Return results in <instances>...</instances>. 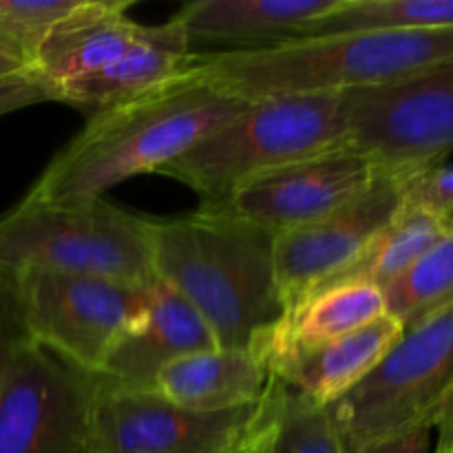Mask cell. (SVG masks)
Returning <instances> with one entry per match:
<instances>
[{
    "label": "cell",
    "instance_id": "cell-1",
    "mask_svg": "<svg viewBox=\"0 0 453 453\" xmlns=\"http://www.w3.org/2000/svg\"><path fill=\"white\" fill-rule=\"evenodd\" d=\"M250 102H242L199 75L91 115L82 131L49 162L22 202L80 206L104 199L113 186L157 175Z\"/></svg>",
    "mask_w": 453,
    "mask_h": 453
},
{
    "label": "cell",
    "instance_id": "cell-2",
    "mask_svg": "<svg viewBox=\"0 0 453 453\" xmlns=\"http://www.w3.org/2000/svg\"><path fill=\"white\" fill-rule=\"evenodd\" d=\"M155 281L175 290L221 349H250L283 317L274 237L217 208L153 221Z\"/></svg>",
    "mask_w": 453,
    "mask_h": 453
},
{
    "label": "cell",
    "instance_id": "cell-3",
    "mask_svg": "<svg viewBox=\"0 0 453 453\" xmlns=\"http://www.w3.org/2000/svg\"><path fill=\"white\" fill-rule=\"evenodd\" d=\"M451 60L453 29L349 31L211 53L199 75L237 100L257 102L385 87Z\"/></svg>",
    "mask_w": 453,
    "mask_h": 453
},
{
    "label": "cell",
    "instance_id": "cell-4",
    "mask_svg": "<svg viewBox=\"0 0 453 453\" xmlns=\"http://www.w3.org/2000/svg\"><path fill=\"white\" fill-rule=\"evenodd\" d=\"M345 142L341 93H292L250 102L237 118L173 159L157 175L188 186L203 208L228 202L257 177L339 149Z\"/></svg>",
    "mask_w": 453,
    "mask_h": 453
},
{
    "label": "cell",
    "instance_id": "cell-5",
    "mask_svg": "<svg viewBox=\"0 0 453 453\" xmlns=\"http://www.w3.org/2000/svg\"><path fill=\"white\" fill-rule=\"evenodd\" d=\"M150 228L153 219L106 199L80 206L20 202L0 217V270H51L150 286Z\"/></svg>",
    "mask_w": 453,
    "mask_h": 453
},
{
    "label": "cell",
    "instance_id": "cell-6",
    "mask_svg": "<svg viewBox=\"0 0 453 453\" xmlns=\"http://www.w3.org/2000/svg\"><path fill=\"white\" fill-rule=\"evenodd\" d=\"M453 392V305L403 332L383 361L330 410L345 449L434 429Z\"/></svg>",
    "mask_w": 453,
    "mask_h": 453
},
{
    "label": "cell",
    "instance_id": "cell-7",
    "mask_svg": "<svg viewBox=\"0 0 453 453\" xmlns=\"http://www.w3.org/2000/svg\"><path fill=\"white\" fill-rule=\"evenodd\" d=\"M12 277L31 343L91 376L102 374L153 286L51 270H22Z\"/></svg>",
    "mask_w": 453,
    "mask_h": 453
},
{
    "label": "cell",
    "instance_id": "cell-8",
    "mask_svg": "<svg viewBox=\"0 0 453 453\" xmlns=\"http://www.w3.org/2000/svg\"><path fill=\"white\" fill-rule=\"evenodd\" d=\"M341 97L343 146L365 155L380 173L405 177L438 166L453 153V60Z\"/></svg>",
    "mask_w": 453,
    "mask_h": 453
},
{
    "label": "cell",
    "instance_id": "cell-9",
    "mask_svg": "<svg viewBox=\"0 0 453 453\" xmlns=\"http://www.w3.org/2000/svg\"><path fill=\"white\" fill-rule=\"evenodd\" d=\"M97 389L100 376L27 348L0 389V453H102Z\"/></svg>",
    "mask_w": 453,
    "mask_h": 453
},
{
    "label": "cell",
    "instance_id": "cell-10",
    "mask_svg": "<svg viewBox=\"0 0 453 453\" xmlns=\"http://www.w3.org/2000/svg\"><path fill=\"white\" fill-rule=\"evenodd\" d=\"M257 405L228 411H190L153 389H128L100 379L96 432L102 453H230L261 411Z\"/></svg>",
    "mask_w": 453,
    "mask_h": 453
},
{
    "label": "cell",
    "instance_id": "cell-11",
    "mask_svg": "<svg viewBox=\"0 0 453 453\" xmlns=\"http://www.w3.org/2000/svg\"><path fill=\"white\" fill-rule=\"evenodd\" d=\"M379 177L372 159L339 146L257 177L217 211L279 237L341 211L367 193Z\"/></svg>",
    "mask_w": 453,
    "mask_h": 453
},
{
    "label": "cell",
    "instance_id": "cell-12",
    "mask_svg": "<svg viewBox=\"0 0 453 453\" xmlns=\"http://www.w3.org/2000/svg\"><path fill=\"white\" fill-rule=\"evenodd\" d=\"M401 208V177L380 173L367 193L341 211L274 237V273L283 312L354 264Z\"/></svg>",
    "mask_w": 453,
    "mask_h": 453
},
{
    "label": "cell",
    "instance_id": "cell-13",
    "mask_svg": "<svg viewBox=\"0 0 453 453\" xmlns=\"http://www.w3.org/2000/svg\"><path fill=\"white\" fill-rule=\"evenodd\" d=\"M203 56L193 51L181 27L171 18L164 25H150L149 34L111 65L60 84L58 102L87 111L91 118L190 78L199 71Z\"/></svg>",
    "mask_w": 453,
    "mask_h": 453
},
{
    "label": "cell",
    "instance_id": "cell-14",
    "mask_svg": "<svg viewBox=\"0 0 453 453\" xmlns=\"http://www.w3.org/2000/svg\"><path fill=\"white\" fill-rule=\"evenodd\" d=\"M217 348L202 317L175 290L155 281L144 310L109 354L100 379L118 388L153 389L168 363Z\"/></svg>",
    "mask_w": 453,
    "mask_h": 453
},
{
    "label": "cell",
    "instance_id": "cell-15",
    "mask_svg": "<svg viewBox=\"0 0 453 453\" xmlns=\"http://www.w3.org/2000/svg\"><path fill=\"white\" fill-rule=\"evenodd\" d=\"M128 7L122 0H78L44 31L29 69L58 91L60 84L111 65L150 29L133 20Z\"/></svg>",
    "mask_w": 453,
    "mask_h": 453
},
{
    "label": "cell",
    "instance_id": "cell-16",
    "mask_svg": "<svg viewBox=\"0 0 453 453\" xmlns=\"http://www.w3.org/2000/svg\"><path fill=\"white\" fill-rule=\"evenodd\" d=\"M385 314L388 305L380 288L361 281L334 283L286 310L274 326L257 336L250 349L270 370L279 358L352 334Z\"/></svg>",
    "mask_w": 453,
    "mask_h": 453
},
{
    "label": "cell",
    "instance_id": "cell-17",
    "mask_svg": "<svg viewBox=\"0 0 453 453\" xmlns=\"http://www.w3.org/2000/svg\"><path fill=\"white\" fill-rule=\"evenodd\" d=\"M401 336V323L385 314L352 334L279 358L268 372L312 405L332 407L383 361Z\"/></svg>",
    "mask_w": 453,
    "mask_h": 453
},
{
    "label": "cell",
    "instance_id": "cell-18",
    "mask_svg": "<svg viewBox=\"0 0 453 453\" xmlns=\"http://www.w3.org/2000/svg\"><path fill=\"white\" fill-rule=\"evenodd\" d=\"M273 376L252 349H206L168 363L153 392L190 411H228L257 405Z\"/></svg>",
    "mask_w": 453,
    "mask_h": 453
},
{
    "label": "cell",
    "instance_id": "cell-19",
    "mask_svg": "<svg viewBox=\"0 0 453 453\" xmlns=\"http://www.w3.org/2000/svg\"><path fill=\"white\" fill-rule=\"evenodd\" d=\"M341 0H195L173 16L199 42H283L336 9Z\"/></svg>",
    "mask_w": 453,
    "mask_h": 453
},
{
    "label": "cell",
    "instance_id": "cell-20",
    "mask_svg": "<svg viewBox=\"0 0 453 453\" xmlns=\"http://www.w3.org/2000/svg\"><path fill=\"white\" fill-rule=\"evenodd\" d=\"M449 226L451 221L445 217L403 202L396 217L372 239L363 255L326 286L361 281L385 290L405 270H410L449 230Z\"/></svg>",
    "mask_w": 453,
    "mask_h": 453
},
{
    "label": "cell",
    "instance_id": "cell-21",
    "mask_svg": "<svg viewBox=\"0 0 453 453\" xmlns=\"http://www.w3.org/2000/svg\"><path fill=\"white\" fill-rule=\"evenodd\" d=\"M451 221V219H449ZM388 314L403 332L453 305V221L445 234L383 290Z\"/></svg>",
    "mask_w": 453,
    "mask_h": 453
},
{
    "label": "cell",
    "instance_id": "cell-22",
    "mask_svg": "<svg viewBox=\"0 0 453 453\" xmlns=\"http://www.w3.org/2000/svg\"><path fill=\"white\" fill-rule=\"evenodd\" d=\"M380 29H453V0H341L299 38Z\"/></svg>",
    "mask_w": 453,
    "mask_h": 453
},
{
    "label": "cell",
    "instance_id": "cell-23",
    "mask_svg": "<svg viewBox=\"0 0 453 453\" xmlns=\"http://www.w3.org/2000/svg\"><path fill=\"white\" fill-rule=\"evenodd\" d=\"M273 453H345V447L330 410L281 383Z\"/></svg>",
    "mask_w": 453,
    "mask_h": 453
},
{
    "label": "cell",
    "instance_id": "cell-24",
    "mask_svg": "<svg viewBox=\"0 0 453 453\" xmlns=\"http://www.w3.org/2000/svg\"><path fill=\"white\" fill-rule=\"evenodd\" d=\"M31 345L34 343H31L25 319H22L16 283H13L12 274L0 270V389L12 372L13 363Z\"/></svg>",
    "mask_w": 453,
    "mask_h": 453
},
{
    "label": "cell",
    "instance_id": "cell-25",
    "mask_svg": "<svg viewBox=\"0 0 453 453\" xmlns=\"http://www.w3.org/2000/svg\"><path fill=\"white\" fill-rule=\"evenodd\" d=\"M403 202L425 208L445 219H453V166L438 164L401 177Z\"/></svg>",
    "mask_w": 453,
    "mask_h": 453
},
{
    "label": "cell",
    "instance_id": "cell-26",
    "mask_svg": "<svg viewBox=\"0 0 453 453\" xmlns=\"http://www.w3.org/2000/svg\"><path fill=\"white\" fill-rule=\"evenodd\" d=\"M42 102H58V91L34 69L0 75V118Z\"/></svg>",
    "mask_w": 453,
    "mask_h": 453
},
{
    "label": "cell",
    "instance_id": "cell-27",
    "mask_svg": "<svg viewBox=\"0 0 453 453\" xmlns=\"http://www.w3.org/2000/svg\"><path fill=\"white\" fill-rule=\"evenodd\" d=\"M279 401H281V383L273 379L268 392H265L264 403H261V411L252 427L248 429L246 436L239 441L230 453H273L274 442V429H277V411Z\"/></svg>",
    "mask_w": 453,
    "mask_h": 453
},
{
    "label": "cell",
    "instance_id": "cell-28",
    "mask_svg": "<svg viewBox=\"0 0 453 453\" xmlns=\"http://www.w3.org/2000/svg\"><path fill=\"white\" fill-rule=\"evenodd\" d=\"M345 453H432V429H420V432L361 447V449H345Z\"/></svg>",
    "mask_w": 453,
    "mask_h": 453
},
{
    "label": "cell",
    "instance_id": "cell-29",
    "mask_svg": "<svg viewBox=\"0 0 453 453\" xmlns=\"http://www.w3.org/2000/svg\"><path fill=\"white\" fill-rule=\"evenodd\" d=\"M434 429L438 432V441L432 453H451L453 451V392L451 396L447 398L445 405H442Z\"/></svg>",
    "mask_w": 453,
    "mask_h": 453
},
{
    "label": "cell",
    "instance_id": "cell-30",
    "mask_svg": "<svg viewBox=\"0 0 453 453\" xmlns=\"http://www.w3.org/2000/svg\"><path fill=\"white\" fill-rule=\"evenodd\" d=\"M22 69H29L25 62H20L18 58L9 56V53L0 51V75H9V73H16V71Z\"/></svg>",
    "mask_w": 453,
    "mask_h": 453
},
{
    "label": "cell",
    "instance_id": "cell-31",
    "mask_svg": "<svg viewBox=\"0 0 453 453\" xmlns=\"http://www.w3.org/2000/svg\"><path fill=\"white\" fill-rule=\"evenodd\" d=\"M451 453H453V451H451Z\"/></svg>",
    "mask_w": 453,
    "mask_h": 453
},
{
    "label": "cell",
    "instance_id": "cell-32",
    "mask_svg": "<svg viewBox=\"0 0 453 453\" xmlns=\"http://www.w3.org/2000/svg\"><path fill=\"white\" fill-rule=\"evenodd\" d=\"M451 221H453V219H451Z\"/></svg>",
    "mask_w": 453,
    "mask_h": 453
}]
</instances>
